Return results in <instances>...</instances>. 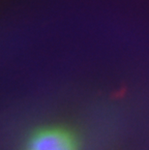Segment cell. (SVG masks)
Wrapping results in <instances>:
<instances>
[{
  "mask_svg": "<svg viewBox=\"0 0 149 150\" xmlns=\"http://www.w3.org/2000/svg\"><path fill=\"white\" fill-rule=\"evenodd\" d=\"M23 150H81V143L70 127L47 123L31 131L24 139Z\"/></svg>",
  "mask_w": 149,
  "mask_h": 150,
  "instance_id": "1",
  "label": "cell"
}]
</instances>
